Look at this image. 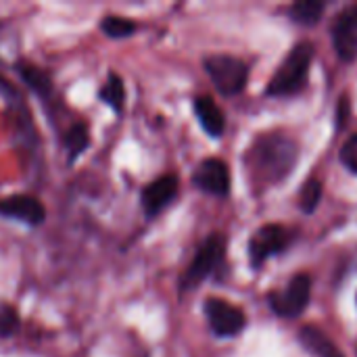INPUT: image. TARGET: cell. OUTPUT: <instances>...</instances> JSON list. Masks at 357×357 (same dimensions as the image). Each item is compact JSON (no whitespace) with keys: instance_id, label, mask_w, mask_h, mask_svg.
I'll return each instance as SVG.
<instances>
[{"instance_id":"obj_1","label":"cell","mask_w":357,"mask_h":357,"mask_svg":"<svg viewBox=\"0 0 357 357\" xmlns=\"http://www.w3.org/2000/svg\"><path fill=\"white\" fill-rule=\"evenodd\" d=\"M249 167L264 184L280 182L297 161V144L282 134H264L249 149Z\"/></svg>"},{"instance_id":"obj_2","label":"cell","mask_w":357,"mask_h":357,"mask_svg":"<svg viewBox=\"0 0 357 357\" xmlns=\"http://www.w3.org/2000/svg\"><path fill=\"white\" fill-rule=\"evenodd\" d=\"M314 52H316V48L312 42H299L297 46H293L291 52L287 54V59L282 61V65L278 67V71L274 73V77L270 79L268 94L270 96H291V94L299 92L307 82Z\"/></svg>"},{"instance_id":"obj_3","label":"cell","mask_w":357,"mask_h":357,"mask_svg":"<svg viewBox=\"0 0 357 357\" xmlns=\"http://www.w3.org/2000/svg\"><path fill=\"white\" fill-rule=\"evenodd\" d=\"M207 75L211 77L213 86L224 96L241 94L249 79V67L245 61L232 54H209L203 61Z\"/></svg>"},{"instance_id":"obj_4","label":"cell","mask_w":357,"mask_h":357,"mask_svg":"<svg viewBox=\"0 0 357 357\" xmlns=\"http://www.w3.org/2000/svg\"><path fill=\"white\" fill-rule=\"evenodd\" d=\"M226 255V238L222 234H211L209 238L203 241V245L199 247L195 259L190 261L188 270L184 272L182 280H180V289L182 291H192L197 289L205 278H209L224 261Z\"/></svg>"},{"instance_id":"obj_5","label":"cell","mask_w":357,"mask_h":357,"mask_svg":"<svg viewBox=\"0 0 357 357\" xmlns=\"http://www.w3.org/2000/svg\"><path fill=\"white\" fill-rule=\"evenodd\" d=\"M312 299V276L297 274L280 293H270L272 310L282 318H297L305 312Z\"/></svg>"},{"instance_id":"obj_6","label":"cell","mask_w":357,"mask_h":357,"mask_svg":"<svg viewBox=\"0 0 357 357\" xmlns=\"http://www.w3.org/2000/svg\"><path fill=\"white\" fill-rule=\"evenodd\" d=\"M205 316L209 322V328L213 331L215 337H236L245 326H247V318L245 312L238 310L236 305L228 303L226 299H218L211 297L205 301Z\"/></svg>"},{"instance_id":"obj_7","label":"cell","mask_w":357,"mask_h":357,"mask_svg":"<svg viewBox=\"0 0 357 357\" xmlns=\"http://www.w3.org/2000/svg\"><path fill=\"white\" fill-rule=\"evenodd\" d=\"M291 236L289 232L280 226V224H266L261 226L249 241V257H251V266L259 268L264 266L266 259H270L272 255H278L287 249Z\"/></svg>"},{"instance_id":"obj_8","label":"cell","mask_w":357,"mask_h":357,"mask_svg":"<svg viewBox=\"0 0 357 357\" xmlns=\"http://www.w3.org/2000/svg\"><path fill=\"white\" fill-rule=\"evenodd\" d=\"M192 184L213 197H226L230 192V169L222 159H205L192 174Z\"/></svg>"},{"instance_id":"obj_9","label":"cell","mask_w":357,"mask_h":357,"mask_svg":"<svg viewBox=\"0 0 357 357\" xmlns=\"http://www.w3.org/2000/svg\"><path fill=\"white\" fill-rule=\"evenodd\" d=\"M180 188V180L176 174H165L153 182H149L142 188L140 201H142V209L146 218H157L178 195Z\"/></svg>"},{"instance_id":"obj_10","label":"cell","mask_w":357,"mask_h":357,"mask_svg":"<svg viewBox=\"0 0 357 357\" xmlns=\"http://www.w3.org/2000/svg\"><path fill=\"white\" fill-rule=\"evenodd\" d=\"M333 42L337 54L351 63L357 59V6H349L337 15L333 23Z\"/></svg>"},{"instance_id":"obj_11","label":"cell","mask_w":357,"mask_h":357,"mask_svg":"<svg viewBox=\"0 0 357 357\" xmlns=\"http://www.w3.org/2000/svg\"><path fill=\"white\" fill-rule=\"evenodd\" d=\"M0 215L19 220L29 226H40L46 222V207L29 195H10L0 199Z\"/></svg>"},{"instance_id":"obj_12","label":"cell","mask_w":357,"mask_h":357,"mask_svg":"<svg viewBox=\"0 0 357 357\" xmlns=\"http://www.w3.org/2000/svg\"><path fill=\"white\" fill-rule=\"evenodd\" d=\"M195 113H197L199 123L203 126V130L209 136L218 138L224 134L226 117H224V111L218 107V102L211 96H197L195 98Z\"/></svg>"},{"instance_id":"obj_13","label":"cell","mask_w":357,"mask_h":357,"mask_svg":"<svg viewBox=\"0 0 357 357\" xmlns=\"http://www.w3.org/2000/svg\"><path fill=\"white\" fill-rule=\"evenodd\" d=\"M299 341L310 354H314L316 357H345L339 351V347L316 326H303L299 331Z\"/></svg>"},{"instance_id":"obj_14","label":"cell","mask_w":357,"mask_h":357,"mask_svg":"<svg viewBox=\"0 0 357 357\" xmlns=\"http://www.w3.org/2000/svg\"><path fill=\"white\" fill-rule=\"evenodd\" d=\"M63 144H65V151H67V161L73 163L79 155H84V151L90 144V128H88V123H82V121L73 123L65 132Z\"/></svg>"},{"instance_id":"obj_15","label":"cell","mask_w":357,"mask_h":357,"mask_svg":"<svg viewBox=\"0 0 357 357\" xmlns=\"http://www.w3.org/2000/svg\"><path fill=\"white\" fill-rule=\"evenodd\" d=\"M17 71L19 75L23 77V82L40 96H48L52 92V82H50V75L40 69L38 65H31V63H17Z\"/></svg>"},{"instance_id":"obj_16","label":"cell","mask_w":357,"mask_h":357,"mask_svg":"<svg viewBox=\"0 0 357 357\" xmlns=\"http://www.w3.org/2000/svg\"><path fill=\"white\" fill-rule=\"evenodd\" d=\"M98 98L117 113L123 109V105H126V86H123V79H121L119 73L111 71L107 75V82L98 90Z\"/></svg>"},{"instance_id":"obj_17","label":"cell","mask_w":357,"mask_h":357,"mask_svg":"<svg viewBox=\"0 0 357 357\" xmlns=\"http://www.w3.org/2000/svg\"><path fill=\"white\" fill-rule=\"evenodd\" d=\"M324 2L318 0H301L291 6V19L301 23V25H314L322 19L324 13Z\"/></svg>"},{"instance_id":"obj_18","label":"cell","mask_w":357,"mask_h":357,"mask_svg":"<svg viewBox=\"0 0 357 357\" xmlns=\"http://www.w3.org/2000/svg\"><path fill=\"white\" fill-rule=\"evenodd\" d=\"M136 23L132 19H126L121 15H107L102 21H100V29L107 38H113V40H121V38H130L134 36L136 31Z\"/></svg>"},{"instance_id":"obj_19","label":"cell","mask_w":357,"mask_h":357,"mask_svg":"<svg viewBox=\"0 0 357 357\" xmlns=\"http://www.w3.org/2000/svg\"><path fill=\"white\" fill-rule=\"evenodd\" d=\"M320 199H322V184H320V180H316V178L307 180L303 184L301 192H299V207L305 213H312V211H316Z\"/></svg>"},{"instance_id":"obj_20","label":"cell","mask_w":357,"mask_h":357,"mask_svg":"<svg viewBox=\"0 0 357 357\" xmlns=\"http://www.w3.org/2000/svg\"><path fill=\"white\" fill-rule=\"evenodd\" d=\"M19 328V314L13 305L2 303L0 305V339H8Z\"/></svg>"},{"instance_id":"obj_21","label":"cell","mask_w":357,"mask_h":357,"mask_svg":"<svg viewBox=\"0 0 357 357\" xmlns=\"http://www.w3.org/2000/svg\"><path fill=\"white\" fill-rule=\"evenodd\" d=\"M341 163L351 172V174H357V134L349 136L343 146H341Z\"/></svg>"}]
</instances>
